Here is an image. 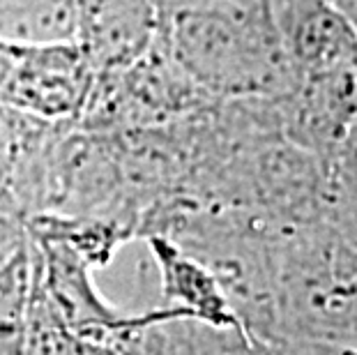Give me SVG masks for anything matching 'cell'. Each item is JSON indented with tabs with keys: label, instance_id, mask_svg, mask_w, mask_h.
Listing matches in <instances>:
<instances>
[{
	"label": "cell",
	"instance_id": "6da1fadb",
	"mask_svg": "<svg viewBox=\"0 0 357 355\" xmlns=\"http://www.w3.org/2000/svg\"><path fill=\"white\" fill-rule=\"evenodd\" d=\"M162 24L169 58L201 90L263 95L291 86L295 67L265 0H222Z\"/></svg>",
	"mask_w": 357,
	"mask_h": 355
},
{
	"label": "cell",
	"instance_id": "7a4b0ae2",
	"mask_svg": "<svg viewBox=\"0 0 357 355\" xmlns=\"http://www.w3.org/2000/svg\"><path fill=\"white\" fill-rule=\"evenodd\" d=\"M95 72L77 44L0 42V102L35 118L86 111Z\"/></svg>",
	"mask_w": 357,
	"mask_h": 355
},
{
	"label": "cell",
	"instance_id": "3957f363",
	"mask_svg": "<svg viewBox=\"0 0 357 355\" xmlns=\"http://www.w3.org/2000/svg\"><path fill=\"white\" fill-rule=\"evenodd\" d=\"M35 284L53 316L67 332L118 339L146 314H123L97 289L95 268L63 240L28 231Z\"/></svg>",
	"mask_w": 357,
	"mask_h": 355
},
{
	"label": "cell",
	"instance_id": "277c9868",
	"mask_svg": "<svg viewBox=\"0 0 357 355\" xmlns=\"http://www.w3.org/2000/svg\"><path fill=\"white\" fill-rule=\"evenodd\" d=\"M159 24L153 0H79L77 47L95 77H109L153 49Z\"/></svg>",
	"mask_w": 357,
	"mask_h": 355
},
{
	"label": "cell",
	"instance_id": "5b68a950",
	"mask_svg": "<svg viewBox=\"0 0 357 355\" xmlns=\"http://www.w3.org/2000/svg\"><path fill=\"white\" fill-rule=\"evenodd\" d=\"M162 284L164 307L182 309L189 319L208 326H238L240 319L217 275L164 236L148 238Z\"/></svg>",
	"mask_w": 357,
	"mask_h": 355
},
{
	"label": "cell",
	"instance_id": "8992f818",
	"mask_svg": "<svg viewBox=\"0 0 357 355\" xmlns=\"http://www.w3.org/2000/svg\"><path fill=\"white\" fill-rule=\"evenodd\" d=\"M79 0H0V42L77 44Z\"/></svg>",
	"mask_w": 357,
	"mask_h": 355
},
{
	"label": "cell",
	"instance_id": "52a82bcc",
	"mask_svg": "<svg viewBox=\"0 0 357 355\" xmlns=\"http://www.w3.org/2000/svg\"><path fill=\"white\" fill-rule=\"evenodd\" d=\"M173 355H272L268 342L238 326H208L194 319L166 323Z\"/></svg>",
	"mask_w": 357,
	"mask_h": 355
},
{
	"label": "cell",
	"instance_id": "ba28073f",
	"mask_svg": "<svg viewBox=\"0 0 357 355\" xmlns=\"http://www.w3.org/2000/svg\"><path fill=\"white\" fill-rule=\"evenodd\" d=\"M33 298L30 245L0 268V355H21Z\"/></svg>",
	"mask_w": 357,
	"mask_h": 355
},
{
	"label": "cell",
	"instance_id": "9c48e42d",
	"mask_svg": "<svg viewBox=\"0 0 357 355\" xmlns=\"http://www.w3.org/2000/svg\"><path fill=\"white\" fill-rule=\"evenodd\" d=\"M272 355H357V337H277Z\"/></svg>",
	"mask_w": 357,
	"mask_h": 355
},
{
	"label": "cell",
	"instance_id": "30bf717a",
	"mask_svg": "<svg viewBox=\"0 0 357 355\" xmlns=\"http://www.w3.org/2000/svg\"><path fill=\"white\" fill-rule=\"evenodd\" d=\"M28 245V226L26 219L12 213L7 208H0V268L7 266L14 254Z\"/></svg>",
	"mask_w": 357,
	"mask_h": 355
},
{
	"label": "cell",
	"instance_id": "8fae6325",
	"mask_svg": "<svg viewBox=\"0 0 357 355\" xmlns=\"http://www.w3.org/2000/svg\"><path fill=\"white\" fill-rule=\"evenodd\" d=\"M153 3L159 14V21H164L173 17V14L196 10V7H205V5H215V3H222V0H153Z\"/></svg>",
	"mask_w": 357,
	"mask_h": 355
}]
</instances>
